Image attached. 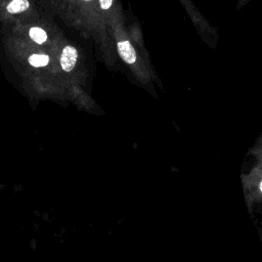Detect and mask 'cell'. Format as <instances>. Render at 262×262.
Listing matches in <instances>:
<instances>
[{"label": "cell", "mask_w": 262, "mask_h": 262, "mask_svg": "<svg viewBox=\"0 0 262 262\" xmlns=\"http://www.w3.org/2000/svg\"><path fill=\"white\" fill-rule=\"evenodd\" d=\"M3 47L8 62L26 81L37 87L62 89L52 53L29 46L3 35Z\"/></svg>", "instance_id": "6da1fadb"}, {"label": "cell", "mask_w": 262, "mask_h": 262, "mask_svg": "<svg viewBox=\"0 0 262 262\" xmlns=\"http://www.w3.org/2000/svg\"><path fill=\"white\" fill-rule=\"evenodd\" d=\"M2 33L18 42L50 52L66 38L64 32L45 15L2 26Z\"/></svg>", "instance_id": "7a4b0ae2"}, {"label": "cell", "mask_w": 262, "mask_h": 262, "mask_svg": "<svg viewBox=\"0 0 262 262\" xmlns=\"http://www.w3.org/2000/svg\"><path fill=\"white\" fill-rule=\"evenodd\" d=\"M54 66L62 85L70 87L79 79L82 70V55L79 47L67 37L52 51Z\"/></svg>", "instance_id": "3957f363"}, {"label": "cell", "mask_w": 262, "mask_h": 262, "mask_svg": "<svg viewBox=\"0 0 262 262\" xmlns=\"http://www.w3.org/2000/svg\"><path fill=\"white\" fill-rule=\"evenodd\" d=\"M43 15L36 0H5L0 5V25L2 26L32 21Z\"/></svg>", "instance_id": "277c9868"}, {"label": "cell", "mask_w": 262, "mask_h": 262, "mask_svg": "<svg viewBox=\"0 0 262 262\" xmlns=\"http://www.w3.org/2000/svg\"><path fill=\"white\" fill-rule=\"evenodd\" d=\"M98 0H66L60 18L64 23L79 31L85 32L92 27V12L95 9V2Z\"/></svg>", "instance_id": "5b68a950"}, {"label": "cell", "mask_w": 262, "mask_h": 262, "mask_svg": "<svg viewBox=\"0 0 262 262\" xmlns=\"http://www.w3.org/2000/svg\"><path fill=\"white\" fill-rule=\"evenodd\" d=\"M36 1L50 16H60L66 0H36Z\"/></svg>", "instance_id": "8992f818"}, {"label": "cell", "mask_w": 262, "mask_h": 262, "mask_svg": "<svg viewBox=\"0 0 262 262\" xmlns=\"http://www.w3.org/2000/svg\"><path fill=\"white\" fill-rule=\"evenodd\" d=\"M118 52L126 64H134L136 60V52L133 46L130 44L128 40H124V41H119L118 44Z\"/></svg>", "instance_id": "52a82bcc"}, {"label": "cell", "mask_w": 262, "mask_h": 262, "mask_svg": "<svg viewBox=\"0 0 262 262\" xmlns=\"http://www.w3.org/2000/svg\"><path fill=\"white\" fill-rule=\"evenodd\" d=\"M113 2H114V0H98L99 9H102V10L110 9L113 5Z\"/></svg>", "instance_id": "ba28073f"}, {"label": "cell", "mask_w": 262, "mask_h": 262, "mask_svg": "<svg viewBox=\"0 0 262 262\" xmlns=\"http://www.w3.org/2000/svg\"><path fill=\"white\" fill-rule=\"evenodd\" d=\"M260 190H261V192H262V183H261V186H260Z\"/></svg>", "instance_id": "9c48e42d"}, {"label": "cell", "mask_w": 262, "mask_h": 262, "mask_svg": "<svg viewBox=\"0 0 262 262\" xmlns=\"http://www.w3.org/2000/svg\"><path fill=\"white\" fill-rule=\"evenodd\" d=\"M2 4V0H0V5H1Z\"/></svg>", "instance_id": "30bf717a"}, {"label": "cell", "mask_w": 262, "mask_h": 262, "mask_svg": "<svg viewBox=\"0 0 262 262\" xmlns=\"http://www.w3.org/2000/svg\"><path fill=\"white\" fill-rule=\"evenodd\" d=\"M3 1H5V0H2V2H3Z\"/></svg>", "instance_id": "8fae6325"}]
</instances>
